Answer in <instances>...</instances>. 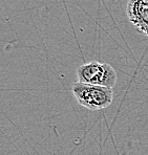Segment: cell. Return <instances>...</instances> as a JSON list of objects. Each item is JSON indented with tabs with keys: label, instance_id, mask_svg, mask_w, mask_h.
Returning <instances> with one entry per match:
<instances>
[{
	"label": "cell",
	"instance_id": "2",
	"mask_svg": "<svg viewBox=\"0 0 148 155\" xmlns=\"http://www.w3.org/2000/svg\"><path fill=\"white\" fill-rule=\"evenodd\" d=\"M78 82L89 85L113 88L117 84L118 74L115 68L107 63L92 61L79 66L76 70Z\"/></svg>",
	"mask_w": 148,
	"mask_h": 155
},
{
	"label": "cell",
	"instance_id": "1",
	"mask_svg": "<svg viewBox=\"0 0 148 155\" xmlns=\"http://www.w3.org/2000/svg\"><path fill=\"white\" fill-rule=\"evenodd\" d=\"M72 91L78 103L89 110H102L109 107L113 100V88L77 82Z\"/></svg>",
	"mask_w": 148,
	"mask_h": 155
},
{
	"label": "cell",
	"instance_id": "3",
	"mask_svg": "<svg viewBox=\"0 0 148 155\" xmlns=\"http://www.w3.org/2000/svg\"><path fill=\"white\" fill-rule=\"evenodd\" d=\"M126 14L133 25L148 37V0H128Z\"/></svg>",
	"mask_w": 148,
	"mask_h": 155
}]
</instances>
